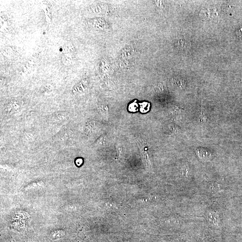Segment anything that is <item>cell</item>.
<instances>
[{
  "label": "cell",
  "mask_w": 242,
  "mask_h": 242,
  "mask_svg": "<svg viewBox=\"0 0 242 242\" xmlns=\"http://www.w3.org/2000/svg\"><path fill=\"white\" fill-rule=\"evenodd\" d=\"M197 154L199 157L203 159H208L210 157L211 154L209 152V151L204 149V148H200L197 150Z\"/></svg>",
  "instance_id": "cell-8"
},
{
  "label": "cell",
  "mask_w": 242,
  "mask_h": 242,
  "mask_svg": "<svg viewBox=\"0 0 242 242\" xmlns=\"http://www.w3.org/2000/svg\"><path fill=\"white\" fill-rule=\"evenodd\" d=\"M236 34L237 36L242 39V26L240 27L239 29L236 31Z\"/></svg>",
  "instance_id": "cell-12"
},
{
  "label": "cell",
  "mask_w": 242,
  "mask_h": 242,
  "mask_svg": "<svg viewBox=\"0 0 242 242\" xmlns=\"http://www.w3.org/2000/svg\"><path fill=\"white\" fill-rule=\"evenodd\" d=\"M5 52H9V51H8V50L7 51H5ZM9 56H10V55H11V54H12V51L11 50L10 51H9ZM8 54H9V53H7V54H5V55H6V56H7V55H8Z\"/></svg>",
  "instance_id": "cell-13"
},
{
  "label": "cell",
  "mask_w": 242,
  "mask_h": 242,
  "mask_svg": "<svg viewBox=\"0 0 242 242\" xmlns=\"http://www.w3.org/2000/svg\"><path fill=\"white\" fill-rule=\"evenodd\" d=\"M208 218L210 222H211V223H216L219 222L218 217L216 215L215 213H210L208 214Z\"/></svg>",
  "instance_id": "cell-10"
},
{
  "label": "cell",
  "mask_w": 242,
  "mask_h": 242,
  "mask_svg": "<svg viewBox=\"0 0 242 242\" xmlns=\"http://www.w3.org/2000/svg\"><path fill=\"white\" fill-rule=\"evenodd\" d=\"M20 107L19 103L16 100H12L7 104L5 111L8 113H11L16 111Z\"/></svg>",
  "instance_id": "cell-2"
},
{
  "label": "cell",
  "mask_w": 242,
  "mask_h": 242,
  "mask_svg": "<svg viewBox=\"0 0 242 242\" xmlns=\"http://www.w3.org/2000/svg\"><path fill=\"white\" fill-rule=\"evenodd\" d=\"M88 84V82L86 80H83L75 86L73 89L72 92L74 93H80L83 90H85Z\"/></svg>",
  "instance_id": "cell-4"
},
{
  "label": "cell",
  "mask_w": 242,
  "mask_h": 242,
  "mask_svg": "<svg viewBox=\"0 0 242 242\" xmlns=\"http://www.w3.org/2000/svg\"><path fill=\"white\" fill-rule=\"evenodd\" d=\"M63 54H73L75 52L74 47L71 42H67L63 45L62 47Z\"/></svg>",
  "instance_id": "cell-6"
},
{
  "label": "cell",
  "mask_w": 242,
  "mask_h": 242,
  "mask_svg": "<svg viewBox=\"0 0 242 242\" xmlns=\"http://www.w3.org/2000/svg\"><path fill=\"white\" fill-rule=\"evenodd\" d=\"M137 143L141 152V157L144 166L149 169H152V165L151 162L148 152L149 146L143 139H138L137 140Z\"/></svg>",
  "instance_id": "cell-1"
},
{
  "label": "cell",
  "mask_w": 242,
  "mask_h": 242,
  "mask_svg": "<svg viewBox=\"0 0 242 242\" xmlns=\"http://www.w3.org/2000/svg\"><path fill=\"white\" fill-rule=\"evenodd\" d=\"M62 62L65 65H70L73 63V54H63L62 56Z\"/></svg>",
  "instance_id": "cell-7"
},
{
  "label": "cell",
  "mask_w": 242,
  "mask_h": 242,
  "mask_svg": "<svg viewBox=\"0 0 242 242\" xmlns=\"http://www.w3.org/2000/svg\"><path fill=\"white\" fill-rule=\"evenodd\" d=\"M24 138L27 141H32L34 139L33 135L28 133H26L23 135Z\"/></svg>",
  "instance_id": "cell-11"
},
{
  "label": "cell",
  "mask_w": 242,
  "mask_h": 242,
  "mask_svg": "<svg viewBox=\"0 0 242 242\" xmlns=\"http://www.w3.org/2000/svg\"><path fill=\"white\" fill-rule=\"evenodd\" d=\"M104 23L102 19L100 18H94L91 20L89 23V24L96 29H103Z\"/></svg>",
  "instance_id": "cell-5"
},
{
  "label": "cell",
  "mask_w": 242,
  "mask_h": 242,
  "mask_svg": "<svg viewBox=\"0 0 242 242\" xmlns=\"http://www.w3.org/2000/svg\"><path fill=\"white\" fill-rule=\"evenodd\" d=\"M133 50L130 47L125 48L121 52L120 54V59L122 61H126L128 60L131 57L132 55Z\"/></svg>",
  "instance_id": "cell-3"
},
{
  "label": "cell",
  "mask_w": 242,
  "mask_h": 242,
  "mask_svg": "<svg viewBox=\"0 0 242 242\" xmlns=\"http://www.w3.org/2000/svg\"><path fill=\"white\" fill-rule=\"evenodd\" d=\"M208 120L206 110L203 105H201L200 110V116H199V121L200 122H206Z\"/></svg>",
  "instance_id": "cell-9"
}]
</instances>
